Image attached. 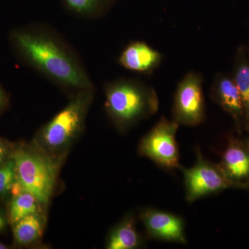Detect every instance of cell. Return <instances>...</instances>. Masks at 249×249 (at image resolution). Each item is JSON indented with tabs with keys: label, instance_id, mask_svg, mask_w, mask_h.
<instances>
[{
	"label": "cell",
	"instance_id": "cell-1",
	"mask_svg": "<svg viewBox=\"0 0 249 249\" xmlns=\"http://www.w3.org/2000/svg\"><path fill=\"white\" fill-rule=\"evenodd\" d=\"M11 40L23 60L54 83L76 91L93 89L76 54L56 36L44 29H23Z\"/></svg>",
	"mask_w": 249,
	"mask_h": 249
},
{
	"label": "cell",
	"instance_id": "cell-2",
	"mask_svg": "<svg viewBox=\"0 0 249 249\" xmlns=\"http://www.w3.org/2000/svg\"><path fill=\"white\" fill-rule=\"evenodd\" d=\"M105 105L116 127L124 130L155 115L160 101L152 87L138 80L122 79L107 85Z\"/></svg>",
	"mask_w": 249,
	"mask_h": 249
},
{
	"label": "cell",
	"instance_id": "cell-3",
	"mask_svg": "<svg viewBox=\"0 0 249 249\" xmlns=\"http://www.w3.org/2000/svg\"><path fill=\"white\" fill-rule=\"evenodd\" d=\"M93 99V89L76 91L71 101L37 132L34 143L62 158L81 133Z\"/></svg>",
	"mask_w": 249,
	"mask_h": 249
},
{
	"label": "cell",
	"instance_id": "cell-4",
	"mask_svg": "<svg viewBox=\"0 0 249 249\" xmlns=\"http://www.w3.org/2000/svg\"><path fill=\"white\" fill-rule=\"evenodd\" d=\"M12 158L16 181L24 191L35 196L42 209L47 208L55 189L61 158L34 143L18 147L13 151Z\"/></svg>",
	"mask_w": 249,
	"mask_h": 249
},
{
	"label": "cell",
	"instance_id": "cell-5",
	"mask_svg": "<svg viewBox=\"0 0 249 249\" xmlns=\"http://www.w3.org/2000/svg\"><path fill=\"white\" fill-rule=\"evenodd\" d=\"M178 126L173 119L162 117L141 140L139 154L164 169H178L181 165L176 139Z\"/></svg>",
	"mask_w": 249,
	"mask_h": 249
},
{
	"label": "cell",
	"instance_id": "cell-6",
	"mask_svg": "<svg viewBox=\"0 0 249 249\" xmlns=\"http://www.w3.org/2000/svg\"><path fill=\"white\" fill-rule=\"evenodd\" d=\"M178 169L183 175L186 199L188 203L195 202L204 196L236 187L221 165L206 160L199 149L196 151L195 165L188 168L180 165Z\"/></svg>",
	"mask_w": 249,
	"mask_h": 249
},
{
	"label": "cell",
	"instance_id": "cell-7",
	"mask_svg": "<svg viewBox=\"0 0 249 249\" xmlns=\"http://www.w3.org/2000/svg\"><path fill=\"white\" fill-rule=\"evenodd\" d=\"M173 120L179 125L194 127L206 119L203 78L197 72H188L178 83L174 95Z\"/></svg>",
	"mask_w": 249,
	"mask_h": 249
},
{
	"label": "cell",
	"instance_id": "cell-8",
	"mask_svg": "<svg viewBox=\"0 0 249 249\" xmlns=\"http://www.w3.org/2000/svg\"><path fill=\"white\" fill-rule=\"evenodd\" d=\"M140 218L150 238L187 244L184 221L178 214L147 208L142 210Z\"/></svg>",
	"mask_w": 249,
	"mask_h": 249
},
{
	"label": "cell",
	"instance_id": "cell-9",
	"mask_svg": "<svg viewBox=\"0 0 249 249\" xmlns=\"http://www.w3.org/2000/svg\"><path fill=\"white\" fill-rule=\"evenodd\" d=\"M211 97L233 119L237 128L240 130L244 123L243 104L232 77L224 73L216 75L211 87Z\"/></svg>",
	"mask_w": 249,
	"mask_h": 249
},
{
	"label": "cell",
	"instance_id": "cell-10",
	"mask_svg": "<svg viewBox=\"0 0 249 249\" xmlns=\"http://www.w3.org/2000/svg\"><path fill=\"white\" fill-rule=\"evenodd\" d=\"M219 165L236 187L244 188L249 181V148L247 142L231 139L223 152Z\"/></svg>",
	"mask_w": 249,
	"mask_h": 249
},
{
	"label": "cell",
	"instance_id": "cell-11",
	"mask_svg": "<svg viewBox=\"0 0 249 249\" xmlns=\"http://www.w3.org/2000/svg\"><path fill=\"white\" fill-rule=\"evenodd\" d=\"M161 54L144 42H132L123 51L119 62L121 66L131 71L150 73L160 66Z\"/></svg>",
	"mask_w": 249,
	"mask_h": 249
},
{
	"label": "cell",
	"instance_id": "cell-12",
	"mask_svg": "<svg viewBox=\"0 0 249 249\" xmlns=\"http://www.w3.org/2000/svg\"><path fill=\"white\" fill-rule=\"evenodd\" d=\"M232 80L240 93L244 107V124L249 132V54L245 46L236 52Z\"/></svg>",
	"mask_w": 249,
	"mask_h": 249
},
{
	"label": "cell",
	"instance_id": "cell-13",
	"mask_svg": "<svg viewBox=\"0 0 249 249\" xmlns=\"http://www.w3.org/2000/svg\"><path fill=\"white\" fill-rule=\"evenodd\" d=\"M142 237L137 231L133 215L126 216L109 232L107 249H134L142 246Z\"/></svg>",
	"mask_w": 249,
	"mask_h": 249
},
{
	"label": "cell",
	"instance_id": "cell-14",
	"mask_svg": "<svg viewBox=\"0 0 249 249\" xmlns=\"http://www.w3.org/2000/svg\"><path fill=\"white\" fill-rule=\"evenodd\" d=\"M43 212L22 218L13 224L15 242L19 246H29L40 240L45 229Z\"/></svg>",
	"mask_w": 249,
	"mask_h": 249
},
{
	"label": "cell",
	"instance_id": "cell-15",
	"mask_svg": "<svg viewBox=\"0 0 249 249\" xmlns=\"http://www.w3.org/2000/svg\"><path fill=\"white\" fill-rule=\"evenodd\" d=\"M42 209L35 196L24 191L17 196H13L10 202L8 213L9 222L13 225L29 214L42 212Z\"/></svg>",
	"mask_w": 249,
	"mask_h": 249
},
{
	"label": "cell",
	"instance_id": "cell-16",
	"mask_svg": "<svg viewBox=\"0 0 249 249\" xmlns=\"http://www.w3.org/2000/svg\"><path fill=\"white\" fill-rule=\"evenodd\" d=\"M16 181V168L11 155V158L0 166V196L7 194Z\"/></svg>",
	"mask_w": 249,
	"mask_h": 249
},
{
	"label": "cell",
	"instance_id": "cell-17",
	"mask_svg": "<svg viewBox=\"0 0 249 249\" xmlns=\"http://www.w3.org/2000/svg\"><path fill=\"white\" fill-rule=\"evenodd\" d=\"M102 0H65L73 12L83 16H90L96 13Z\"/></svg>",
	"mask_w": 249,
	"mask_h": 249
},
{
	"label": "cell",
	"instance_id": "cell-18",
	"mask_svg": "<svg viewBox=\"0 0 249 249\" xmlns=\"http://www.w3.org/2000/svg\"><path fill=\"white\" fill-rule=\"evenodd\" d=\"M13 151L7 143L0 139V166L11 158Z\"/></svg>",
	"mask_w": 249,
	"mask_h": 249
},
{
	"label": "cell",
	"instance_id": "cell-19",
	"mask_svg": "<svg viewBox=\"0 0 249 249\" xmlns=\"http://www.w3.org/2000/svg\"><path fill=\"white\" fill-rule=\"evenodd\" d=\"M8 103H9V101H8L7 96H6L4 89L0 86V113L4 111L5 108L7 107Z\"/></svg>",
	"mask_w": 249,
	"mask_h": 249
},
{
	"label": "cell",
	"instance_id": "cell-20",
	"mask_svg": "<svg viewBox=\"0 0 249 249\" xmlns=\"http://www.w3.org/2000/svg\"><path fill=\"white\" fill-rule=\"evenodd\" d=\"M6 226V221L4 216L0 213V232L2 231Z\"/></svg>",
	"mask_w": 249,
	"mask_h": 249
},
{
	"label": "cell",
	"instance_id": "cell-21",
	"mask_svg": "<svg viewBox=\"0 0 249 249\" xmlns=\"http://www.w3.org/2000/svg\"><path fill=\"white\" fill-rule=\"evenodd\" d=\"M9 249V247H8V246H6V245H4V244L1 243V242H0V249Z\"/></svg>",
	"mask_w": 249,
	"mask_h": 249
},
{
	"label": "cell",
	"instance_id": "cell-22",
	"mask_svg": "<svg viewBox=\"0 0 249 249\" xmlns=\"http://www.w3.org/2000/svg\"><path fill=\"white\" fill-rule=\"evenodd\" d=\"M244 188H247V189L249 190V181H248V182L246 183L245 186V187H244Z\"/></svg>",
	"mask_w": 249,
	"mask_h": 249
},
{
	"label": "cell",
	"instance_id": "cell-23",
	"mask_svg": "<svg viewBox=\"0 0 249 249\" xmlns=\"http://www.w3.org/2000/svg\"><path fill=\"white\" fill-rule=\"evenodd\" d=\"M247 142V145H248V147H249V140H248V141H247V142Z\"/></svg>",
	"mask_w": 249,
	"mask_h": 249
},
{
	"label": "cell",
	"instance_id": "cell-24",
	"mask_svg": "<svg viewBox=\"0 0 249 249\" xmlns=\"http://www.w3.org/2000/svg\"><path fill=\"white\" fill-rule=\"evenodd\" d=\"M247 52H248V53L249 54V43L248 47H247Z\"/></svg>",
	"mask_w": 249,
	"mask_h": 249
}]
</instances>
